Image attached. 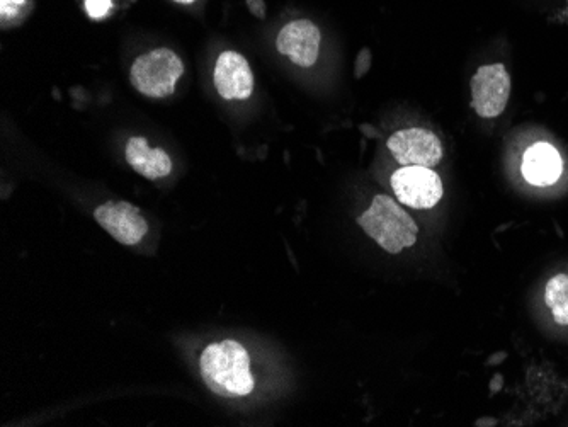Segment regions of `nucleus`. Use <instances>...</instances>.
<instances>
[{
    "label": "nucleus",
    "mask_w": 568,
    "mask_h": 427,
    "mask_svg": "<svg viewBox=\"0 0 568 427\" xmlns=\"http://www.w3.org/2000/svg\"><path fill=\"white\" fill-rule=\"evenodd\" d=\"M368 63H370V52H368V50H363L358 58V67H356V69H358V77L359 75H363V72H366V69H368Z\"/></svg>",
    "instance_id": "nucleus-16"
},
{
    "label": "nucleus",
    "mask_w": 568,
    "mask_h": 427,
    "mask_svg": "<svg viewBox=\"0 0 568 427\" xmlns=\"http://www.w3.org/2000/svg\"><path fill=\"white\" fill-rule=\"evenodd\" d=\"M94 218L123 245H137L148 232L147 220L140 215V210L126 201L104 203L97 208Z\"/></svg>",
    "instance_id": "nucleus-7"
},
{
    "label": "nucleus",
    "mask_w": 568,
    "mask_h": 427,
    "mask_svg": "<svg viewBox=\"0 0 568 427\" xmlns=\"http://www.w3.org/2000/svg\"><path fill=\"white\" fill-rule=\"evenodd\" d=\"M320 43V29L308 19H298L286 24L279 31L276 40L278 52L303 69H310L319 60Z\"/></svg>",
    "instance_id": "nucleus-8"
},
{
    "label": "nucleus",
    "mask_w": 568,
    "mask_h": 427,
    "mask_svg": "<svg viewBox=\"0 0 568 427\" xmlns=\"http://www.w3.org/2000/svg\"><path fill=\"white\" fill-rule=\"evenodd\" d=\"M126 162L133 171L150 181L162 179L172 172V160L162 149H150L147 138L133 137L126 145Z\"/></svg>",
    "instance_id": "nucleus-11"
},
{
    "label": "nucleus",
    "mask_w": 568,
    "mask_h": 427,
    "mask_svg": "<svg viewBox=\"0 0 568 427\" xmlns=\"http://www.w3.org/2000/svg\"><path fill=\"white\" fill-rule=\"evenodd\" d=\"M247 7L256 18H266V2L264 0H247Z\"/></svg>",
    "instance_id": "nucleus-15"
},
{
    "label": "nucleus",
    "mask_w": 568,
    "mask_h": 427,
    "mask_svg": "<svg viewBox=\"0 0 568 427\" xmlns=\"http://www.w3.org/2000/svg\"><path fill=\"white\" fill-rule=\"evenodd\" d=\"M24 2L26 0H0L2 18H12L18 12L19 7L23 6Z\"/></svg>",
    "instance_id": "nucleus-14"
},
{
    "label": "nucleus",
    "mask_w": 568,
    "mask_h": 427,
    "mask_svg": "<svg viewBox=\"0 0 568 427\" xmlns=\"http://www.w3.org/2000/svg\"><path fill=\"white\" fill-rule=\"evenodd\" d=\"M358 223L381 249L390 254L412 247L419 237V228L412 217L387 194L375 196L370 210L364 211Z\"/></svg>",
    "instance_id": "nucleus-2"
},
{
    "label": "nucleus",
    "mask_w": 568,
    "mask_h": 427,
    "mask_svg": "<svg viewBox=\"0 0 568 427\" xmlns=\"http://www.w3.org/2000/svg\"><path fill=\"white\" fill-rule=\"evenodd\" d=\"M199 370L211 392L237 399L254 390L249 353L237 341L213 342L201 354Z\"/></svg>",
    "instance_id": "nucleus-1"
},
{
    "label": "nucleus",
    "mask_w": 568,
    "mask_h": 427,
    "mask_svg": "<svg viewBox=\"0 0 568 427\" xmlns=\"http://www.w3.org/2000/svg\"><path fill=\"white\" fill-rule=\"evenodd\" d=\"M215 87L227 101H245L254 92V75L247 58L237 52H225L215 65Z\"/></svg>",
    "instance_id": "nucleus-9"
},
{
    "label": "nucleus",
    "mask_w": 568,
    "mask_h": 427,
    "mask_svg": "<svg viewBox=\"0 0 568 427\" xmlns=\"http://www.w3.org/2000/svg\"><path fill=\"white\" fill-rule=\"evenodd\" d=\"M511 97V77L502 63L485 65L472 79V106L480 118H497Z\"/></svg>",
    "instance_id": "nucleus-5"
},
{
    "label": "nucleus",
    "mask_w": 568,
    "mask_h": 427,
    "mask_svg": "<svg viewBox=\"0 0 568 427\" xmlns=\"http://www.w3.org/2000/svg\"><path fill=\"white\" fill-rule=\"evenodd\" d=\"M176 2H179V4H191L194 0H176Z\"/></svg>",
    "instance_id": "nucleus-17"
},
{
    "label": "nucleus",
    "mask_w": 568,
    "mask_h": 427,
    "mask_svg": "<svg viewBox=\"0 0 568 427\" xmlns=\"http://www.w3.org/2000/svg\"><path fill=\"white\" fill-rule=\"evenodd\" d=\"M392 189L402 205L429 210L443 198V183L431 167L409 166L393 172Z\"/></svg>",
    "instance_id": "nucleus-4"
},
{
    "label": "nucleus",
    "mask_w": 568,
    "mask_h": 427,
    "mask_svg": "<svg viewBox=\"0 0 568 427\" xmlns=\"http://www.w3.org/2000/svg\"><path fill=\"white\" fill-rule=\"evenodd\" d=\"M546 307L550 308L553 320L560 325H568V276L555 274L546 283Z\"/></svg>",
    "instance_id": "nucleus-12"
},
{
    "label": "nucleus",
    "mask_w": 568,
    "mask_h": 427,
    "mask_svg": "<svg viewBox=\"0 0 568 427\" xmlns=\"http://www.w3.org/2000/svg\"><path fill=\"white\" fill-rule=\"evenodd\" d=\"M184 74V63L169 48H155L138 57L131 65L133 87L143 96L164 99L176 91L177 80Z\"/></svg>",
    "instance_id": "nucleus-3"
},
{
    "label": "nucleus",
    "mask_w": 568,
    "mask_h": 427,
    "mask_svg": "<svg viewBox=\"0 0 568 427\" xmlns=\"http://www.w3.org/2000/svg\"><path fill=\"white\" fill-rule=\"evenodd\" d=\"M111 7H113L111 0H86V11L91 19L106 18Z\"/></svg>",
    "instance_id": "nucleus-13"
},
{
    "label": "nucleus",
    "mask_w": 568,
    "mask_h": 427,
    "mask_svg": "<svg viewBox=\"0 0 568 427\" xmlns=\"http://www.w3.org/2000/svg\"><path fill=\"white\" fill-rule=\"evenodd\" d=\"M388 150L400 166L434 167L443 159V145L432 131L405 128L388 138Z\"/></svg>",
    "instance_id": "nucleus-6"
},
{
    "label": "nucleus",
    "mask_w": 568,
    "mask_h": 427,
    "mask_svg": "<svg viewBox=\"0 0 568 427\" xmlns=\"http://www.w3.org/2000/svg\"><path fill=\"white\" fill-rule=\"evenodd\" d=\"M562 172V157L550 143H534L524 152L523 176L529 184L546 188L557 183Z\"/></svg>",
    "instance_id": "nucleus-10"
}]
</instances>
